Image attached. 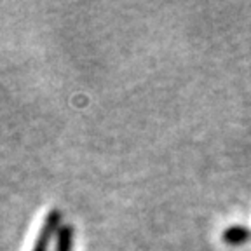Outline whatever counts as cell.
I'll list each match as a JSON object with an SVG mask.
<instances>
[{
	"mask_svg": "<svg viewBox=\"0 0 251 251\" xmlns=\"http://www.w3.org/2000/svg\"><path fill=\"white\" fill-rule=\"evenodd\" d=\"M250 239H251V230L243 227V225H234V227H228L224 232V241L228 244H234V246L246 243Z\"/></svg>",
	"mask_w": 251,
	"mask_h": 251,
	"instance_id": "2",
	"label": "cell"
},
{
	"mask_svg": "<svg viewBox=\"0 0 251 251\" xmlns=\"http://www.w3.org/2000/svg\"><path fill=\"white\" fill-rule=\"evenodd\" d=\"M59 228H61V213L58 209H51L47 213L46 218H44L42 225H40V230L37 234L35 244L31 248V251H47L49 250V244L54 235H58Z\"/></svg>",
	"mask_w": 251,
	"mask_h": 251,
	"instance_id": "1",
	"label": "cell"
},
{
	"mask_svg": "<svg viewBox=\"0 0 251 251\" xmlns=\"http://www.w3.org/2000/svg\"><path fill=\"white\" fill-rule=\"evenodd\" d=\"M74 246V228L72 225H61L56 235V250L54 251H72Z\"/></svg>",
	"mask_w": 251,
	"mask_h": 251,
	"instance_id": "3",
	"label": "cell"
}]
</instances>
